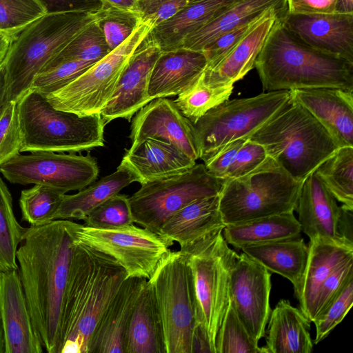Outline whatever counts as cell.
<instances>
[{"label": "cell", "instance_id": "obj_10", "mask_svg": "<svg viewBox=\"0 0 353 353\" xmlns=\"http://www.w3.org/2000/svg\"><path fill=\"white\" fill-rule=\"evenodd\" d=\"M289 90L228 99L193 123L199 159L206 161L229 143L250 137L280 113L291 101Z\"/></svg>", "mask_w": 353, "mask_h": 353}, {"label": "cell", "instance_id": "obj_30", "mask_svg": "<svg viewBox=\"0 0 353 353\" xmlns=\"http://www.w3.org/2000/svg\"><path fill=\"white\" fill-rule=\"evenodd\" d=\"M124 353H166L163 323L152 288L145 282L126 331Z\"/></svg>", "mask_w": 353, "mask_h": 353}, {"label": "cell", "instance_id": "obj_33", "mask_svg": "<svg viewBox=\"0 0 353 353\" xmlns=\"http://www.w3.org/2000/svg\"><path fill=\"white\" fill-rule=\"evenodd\" d=\"M301 232L294 212L225 225L222 231L225 241L237 249L299 236Z\"/></svg>", "mask_w": 353, "mask_h": 353}, {"label": "cell", "instance_id": "obj_42", "mask_svg": "<svg viewBox=\"0 0 353 353\" xmlns=\"http://www.w3.org/2000/svg\"><path fill=\"white\" fill-rule=\"evenodd\" d=\"M95 62L80 60L61 61L41 71L30 90L47 97L63 88L89 69Z\"/></svg>", "mask_w": 353, "mask_h": 353}, {"label": "cell", "instance_id": "obj_34", "mask_svg": "<svg viewBox=\"0 0 353 353\" xmlns=\"http://www.w3.org/2000/svg\"><path fill=\"white\" fill-rule=\"evenodd\" d=\"M134 181H137L133 174L119 165L115 172L94 181L77 193L64 194L56 219L83 220L94 208Z\"/></svg>", "mask_w": 353, "mask_h": 353}, {"label": "cell", "instance_id": "obj_13", "mask_svg": "<svg viewBox=\"0 0 353 353\" xmlns=\"http://www.w3.org/2000/svg\"><path fill=\"white\" fill-rule=\"evenodd\" d=\"M0 173L12 183L43 185L65 194L95 181L99 167L89 153L37 151L18 154L0 165Z\"/></svg>", "mask_w": 353, "mask_h": 353}, {"label": "cell", "instance_id": "obj_11", "mask_svg": "<svg viewBox=\"0 0 353 353\" xmlns=\"http://www.w3.org/2000/svg\"><path fill=\"white\" fill-rule=\"evenodd\" d=\"M224 182L199 163L182 174L142 184L129 197L134 223L159 234L163 223L187 205L219 194Z\"/></svg>", "mask_w": 353, "mask_h": 353}, {"label": "cell", "instance_id": "obj_45", "mask_svg": "<svg viewBox=\"0 0 353 353\" xmlns=\"http://www.w3.org/2000/svg\"><path fill=\"white\" fill-rule=\"evenodd\" d=\"M98 23L111 50L125 41L141 23L135 12L121 10H102Z\"/></svg>", "mask_w": 353, "mask_h": 353}, {"label": "cell", "instance_id": "obj_35", "mask_svg": "<svg viewBox=\"0 0 353 353\" xmlns=\"http://www.w3.org/2000/svg\"><path fill=\"white\" fill-rule=\"evenodd\" d=\"M314 172L336 200L353 208V146L339 148Z\"/></svg>", "mask_w": 353, "mask_h": 353}, {"label": "cell", "instance_id": "obj_53", "mask_svg": "<svg viewBox=\"0 0 353 353\" xmlns=\"http://www.w3.org/2000/svg\"><path fill=\"white\" fill-rule=\"evenodd\" d=\"M47 13L68 12H99L102 10L100 0H39Z\"/></svg>", "mask_w": 353, "mask_h": 353}, {"label": "cell", "instance_id": "obj_20", "mask_svg": "<svg viewBox=\"0 0 353 353\" xmlns=\"http://www.w3.org/2000/svg\"><path fill=\"white\" fill-rule=\"evenodd\" d=\"M290 91L292 99L308 110L339 147L353 146V91L332 88Z\"/></svg>", "mask_w": 353, "mask_h": 353}, {"label": "cell", "instance_id": "obj_46", "mask_svg": "<svg viewBox=\"0 0 353 353\" xmlns=\"http://www.w3.org/2000/svg\"><path fill=\"white\" fill-rule=\"evenodd\" d=\"M353 304V279L350 280L336 299L313 323L316 326L314 344H317L343 319Z\"/></svg>", "mask_w": 353, "mask_h": 353}, {"label": "cell", "instance_id": "obj_37", "mask_svg": "<svg viewBox=\"0 0 353 353\" xmlns=\"http://www.w3.org/2000/svg\"><path fill=\"white\" fill-rule=\"evenodd\" d=\"M63 192L49 186L36 184L21 192L19 205L23 220L30 226H40L56 220Z\"/></svg>", "mask_w": 353, "mask_h": 353}, {"label": "cell", "instance_id": "obj_23", "mask_svg": "<svg viewBox=\"0 0 353 353\" xmlns=\"http://www.w3.org/2000/svg\"><path fill=\"white\" fill-rule=\"evenodd\" d=\"M295 210L301 232L310 241L322 239L343 243L337 230L341 207L314 172L303 181Z\"/></svg>", "mask_w": 353, "mask_h": 353}, {"label": "cell", "instance_id": "obj_16", "mask_svg": "<svg viewBox=\"0 0 353 353\" xmlns=\"http://www.w3.org/2000/svg\"><path fill=\"white\" fill-rule=\"evenodd\" d=\"M132 145L152 138L170 143L194 161L199 149L192 122L179 111L174 101L152 100L141 108L131 123Z\"/></svg>", "mask_w": 353, "mask_h": 353}, {"label": "cell", "instance_id": "obj_26", "mask_svg": "<svg viewBox=\"0 0 353 353\" xmlns=\"http://www.w3.org/2000/svg\"><path fill=\"white\" fill-rule=\"evenodd\" d=\"M207 63L203 51L181 48L161 52L150 74L149 97L153 100L182 93L201 76Z\"/></svg>", "mask_w": 353, "mask_h": 353}, {"label": "cell", "instance_id": "obj_39", "mask_svg": "<svg viewBox=\"0 0 353 353\" xmlns=\"http://www.w3.org/2000/svg\"><path fill=\"white\" fill-rule=\"evenodd\" d=\"M98 20L76 36L46 63L42 70L65 61L80 60L96 63L108 54L112 50L105 41Z\"/></svg>", "mask_w": 353, "mask_h": 353}, {"label": "cell", "instance_id": "obj_29", "mask_svg": "<svg viewBox=\"0 0 353 353\" xmlns=\"http://www.w3.org/2000/svg\"><path fill=\"white\" fill-rule=\"evenodd\" d=\"M239 0H194L170 19L153 28L150 39L167 52L181 48L187 37Z\"/></svg>", "mask_w": 353, "mask_h": 353}, {"label": "cell", "instance_id": "obj_51", "mask_svg": "<svg viewBox=\"0 0 353 353\" xmlns=\"http://www.w3.org/2000/svg\"><path fill=\"white\" fill-rule=\"evenodd\" d=\"M248 139H240L229 143L205 161L204 165L208 172L216 178L223 179L236 151Z\"/></svg>", "mask_w": 353, "mask_h": 353}, {"label": "cell", "instance_id": "obj_54", "mask_svg": "<svg viewBox=\"0 0 353 353\" xmlns=\"http://www.w3.org/2000/svg\"><path fill=\"white\" fill-rule=\"evenodd\" d=\"M337 230L340 241L353 247V208L342 205Z\"/></svg>", "mask_w": 353, "mask_h": 353}, {"label": "cell", "instance_id": "obj_57", "mask_svg": "<svg viewBox=\"0 0 353 353\" xmlns=\"http://www.w3.org/2000/svg\"><path fill=\"white\" fill-rule=\"evenodd\" d=\"M14 39L9 35L0 33V67L4 63Z\"/></svg>", "mask_w": 353, "mask_h": 353}, {"label": "cell", "instance_id": "obj_55", "mask_svg": "<svg viewBox=\"0 0 353 353\" xmlns=\"http://www.w3.org/2000/svg\"><path fill=\"white\" fill-rule=\"evenodd\" d=\"M139 0H100L102 10L135 11Z\"/></svg>", "mask_w": 353, "mask_h": 353}, {"label": "cell", "instance_id": "obj_32", "mask_svg": "<svg viewBox=\"0 0 353 353\" xmlns=\"http://www.w3.org/2000/svg\"><path fill=\"white\" fill-rule=\"evenodd\" d=\"M272 8L286 10L285 0H239L187 37L181 48L202 51L223 33L259 19Z\"/></svg>", "mask_w": 353, "mask_h": 353}, {"label": "cell", "instance_id": "obj_56", "mask_svg": "<svg viewBox=\"0 0 353 353\" xmlns=\"http://www.w3.org/2000/svg\"><path fill=\"white\" fill-rule=\"evenodd\" d=\"M8 102L6 72L3 64L0 67V116Z\"/></svg>", "mask_w": 353, "mask_h": 353}, {"label": "cell", "instance_id": "obj_24", "mask_svg": "<svg viewBox=\"0 0 353 353\" xmlns=\"http://www.w3.org/2000/svg\"><path fill=\"white\" fill-rule=\"evenodd\" d=\"M148 279H125L94 333L89 353H124L126 331L140 293Z\"/></svg>", "mask_w": 353, "mask_h": 353}, {"label": "cell", "instance_id": "obj_52", "mask_svg": "<svg viewBox=\"0 0 353 353\" xmlns=\"http://www.w3.org/2000/svg\"><path fill=\"white\" fill-rule=\"evenodd\" d=\"M337 3L338 0H285L286 13L332 14L337 12Z\"/></svg>", "mask_w": 353, "mask_h": 353}, {"label": "cell", "instance_id": "obj_44", "mask_svg": "<svg viewBox=\"0 0 353 353\" xmlns=\"http://www.w3.org/2000/svg\"><path fill=\"white\" fill-rule=\"evenodd\" d=\"M22 145L18 101H10L0 116V165L19 154Z\"/></svg>", "mask_w": 353, "mask_h": 353}, {"label": "cell", "instance_id": "obj_12", "mask_svg": "<svg viewBox=\"0 0 353 353\" xmlns=\"http://www.w3.org/2000/svg\"><path fill=\"white\" fill-rule=\"evenodd\" d=\"M151 30L141 23L119 46L46 99L54 108L79 116L100 114L134 51Z\"/></svg>", "mask_w": 353, "mask_h": 353}, {"label": "cell", "instance_id": "obj_48", "mask_svg": "<svg viewBox=\"0 0 353 353\" xmlns=\"http://www.w3.org/2000/svg\"><path fill=\"white\" fill-rule=\"evenodd\" d=\"M353 279V259L337 268L323 283L316 301L313 322L336 299L346 284Z\"/></svg>", "mask_w": 353, "mask_h": 353}, {"label": "cell", "instance_id": "obj_4", "mask_svg": "<svg viewBox=\"0 0 353 353\" xmlns=\"http://www.w3.org/2000/svg\"><path fill=\"white\" fill-rule=\"evenodd\" d=\"M99 12L46 13L13 39L3 63L8 101L28 92L46 63L76 36L98 20Z\"/></svg>", "mask_w": 353, "mask_h": 353}, {"label": "cell", "instance_id": "obj_5", "mask_svg": "<svg viewBox=\"0 0 353 353\" xmlns=\"http://www.w3.org/2000/svg\"><path fill=\"white\" fill-rule=\"evenodd\" d=\"M250 139L301 182L340 148L325 128L292 99Z\"/></svg>", "mask_w": 353, "mask_h": 353}, {"label": "cell", "instance_id": "obj_18", "mask_svg": "<svg viewBox=\"0 0 353 353\" xmlns=\"http://www.w3.org/2000/svg\"><path fill=\"white\" fill-rule=\"evenodd\" d=\"M282 21L311 48L353 63V14L286 13Z\"/></svg>", "mask_w": 353, "mask_h": 353}, {"label": "cell", "instance_id": "obj_31", "mask_svg": "<svg viewBox=\"0 0 353 353\" xmlns=\"http://www.w3.org/2000/svg\"><path fill=\"white\" fill-rule=\"evenodd\" d=\"M271 273L288 279L293 285L296 297L307 264L309 248L299 236L266 243L252 245L241 249Z\"/></svg>", "mask_w": 353, "mask_h": 353}, {"label": "cell", "instance_id": "obj_59", "mask_svg": "<svg viewBox=\"0 0 353 353\" xmlns=\"http://www.w3.org/2000/svg\"><path fill=\"white\" fill-rule=\"evenodd\" d=\"M0 353H6V338L0 312Z\"/></svg>", "mask_w": 353, "mask_h": 353}, {"label": "cell", "instance_id": "obj_40", "mask_svg": "<svg viewBox=\"0 0 353 353\" xmlns=\"http://www.w3.org/2000/svg\"><path fill=\"white\" fill-rule=\"evenodd\" d=\"M239 319L230 300L215 340V353H264Z\"/></svg>", "mask_w": 353, "mask_h": 353}, {"label": "cell", "instance_id": "obj_25", "mask_svg": "<svg viewBox=\"0 0 353 353\" xmlns=\"http://www.w3.org/2000/svg\"><path fill=\"white\" fill-rule=\"evenodd\" d=\"M225 227L219 212V195L208 196L187 205L162 225L159 235L168 246L174 242L181 249L189 247Z\"/></svg>", "mask_w": 353, "mask_h": 353}, {"label": "cell", "instance_id": "obj_7", "mask_svg": "<svg viewBox=\"0 0 353 353\" xmlns=\"http://www.w3.org/2000/svg\"><path fill=\"white\" fill-rule=\"evenodd\" d=\"M303 182L270 157L248 174L225 180L219 212L225 225L294 212Z\"/></svg>", "mask_w": 353, "mask_h": 353}, {"label": "cell", "instance_id": "obj_14", "mask_svg": "<svg viewBox=\"0 0 353 353\" xmlns=\"http://www.w3.org/2000/svg\"><path fill=\"white\" fill-rule=\"evenodd\" d=\"M77 241L112 257L128 277L149 279L169 251L157 233L133 224L113 229L94 228L81 224Z\"/></svg>", "mask_w": 353, "mask_h": 353}, {"label": "cell", "instance_id": "obj_47", "mask_svg": "<svg viewBox=\"0 0 353 353\" xmlns=\"http://www.w3.org/2000/svg\"><path fill=\"white\" fill-rule=\"evenodd\" d=\"M194 0H139L134 12L152 29L170 19Z\"/></svg>", "mask_w": 353, "mask_h": 353}, {"label": "cell", "instance_id": "obj_3", "mask_svg": "<svg viewBox=\"0 0 353 353\" xmlns=\"http://www.w3.org/2000/svg\"><path fill=\"white\" fill-rule=\"evenodd\" d=\"M264 90L316 88L353 91V63L316 50L279 17L254 63Z\"/></svg>", "mask_w": 353, "mask_h": 353}, {"label": "cell", "instance_id": "obj_58", "mask_svg": "<svg viewBox=\"0 0 353 353\" xmlns=\"http://www.w3.org/2000/svg\"><path fill=\"white\" fill-rule=\"evenodd\" d=\"M336 12L353 14V0H338Z\"/></svg>", "mask_w": 353, "mask_h": 353}, {"label": "cell", "instance_id": "obj_9", "mask_svg": "<svg viewBox=\"0 0 353 353\" xmlns=\"http://www.w3.org/2000/svg\"><path fill=\"white\" fill-rule=\"evenodd\" d=\"M161 315L166 353H192L197 323L193 278L185 255L169 251L148 279Z\"/></svg>", "mask_w": 353, "mask_h": 353}, {"label": "cell", "instance_id": "obj_41", "mask_svg": "<svg viewBox=\"0 0 353 353\" xmlns=\"http://www.w3.org/2000/svg\"><path fill=\"white\" fill-rule=\"evenodd\" d=\"M46 13L39 0H0V33L14 38Z\"/></svg>", "mask_w": 353, "mask_h": 353}, {"label": "cell", "instance_id": "obj_27", "mask_svg": "<svg viewBox=\"0 0 353 353\" xmlns=\"http://www.w3.org/2000/svg\"><path fill=\"white\" fill-rule=\"evenodd\" d=\"M306 267L296 299L300 310L313 322L321 286L344 263L353 259V247L332 241H310Z\"/></svg>", "mask_w": 353, "mask_h": 353}, {"label": "cell", "instance_id": "obj_22", "mask_svg": "<svg viewBox=\"0 0 353 353\" xmlns=\"http://www.w3.org/2000/svg\"><path fill=\"white\" fill-rule=\"evenodd\" d=\"M195 164L174 145L152 138L126 149L120 163L141 185L182 174Z\"/></svg>", "mask_w": 353, "mask_h": 353}, {"label": "cell", "instance_id": "obj_15", "mask_svg": "<svg viewBox=\"0 0 353 353\" xmlns=\"http://www.w3.org/2000/svg\"><path fill=\"white\" fill-rule=\"evenodd\" d=\"M271 274L244 252L236 256L230 271V300L249 334L257 342L265 336L271 312Z\"/></svg>", "mask_w": 353, "mask_h": 353}, {"label": "cell", "instance_id": "obj_36", "mask_svg": "<svg viewBox=\"0 0 353 353\" xmlns=\"http://www.w3.org/2000/svg\"><path fill=\"white\" fill-rule=\"evenodd\" d=\"M25 230L14 216L11 194L0 176V272L18 270L17 251Z\"/></svg>", "mask_w": 353, "mask_h": 353}, {"label": "cell", "instance_id": "obj_6", "mask_svg": "<svg viewBox=\"0 0 353 353\" xmlns=\"http://www.w3.org/2000/svg\"><path fill=\"white\" fill-rule=\"evenodd\" d=\"M18 105L21 152H79L104 145L105 125L100 114L79 116L57 110L32 90L18 101Z\"/></svg>", "mask_w": 353, "mask_h": 353}, {"label": "cell", "instance_id": "obj_49", "mask_svg": "<svg viewBox=\"0 0 353 353\" xmlns=\"http://www.w3.org/2000/svg\"><path fill=\"white\" fill-rule=\"evenodd\" d=\"M268 157L264 148L248 138L236 151L224 180L241 177L253 170Z\"/></svg>", "mask_w": 353, "mask_h": 353}, {"label": "cell", "instance_id": "obj_38", "mask_svg": "<svg viewBox=\"0 0 353 353\" xmlns=\"http://www.w3.org/2000/svg\"><path fill=\"white\" fill-rule=\"evenodd\" d=\"M233 88L234 85L211 87L203 81L201 76L178 94L174 103L182 114L193 123L208 111L229 99Z\"/></svg>", "mask_w": 353, "mask_h": 353}, {"label": "cell", "instance_id": "obj_21", "mask_svg": "<svg viewBox=\"0 0 353 353\" xmlns=\"http://www.w3.org/2000/svg\"><path fill=\"white\" fill-rule=\"evenodd\" d=\"M286 10L272 8L268 10L245 36L213 68H205L201 79L208 85H234L254 67L268 37L277 19Z\"/></svg>", "mask_w": 353, "mask_h": 353}, {"label": "cell", "instance_id": "obj_8", "mask_svg": "<svg viewBox=\"0 0 353 353\" xmlns=\"http://www.w3.org/2000/svg\"><path fill=\"white\" fill-rule=\"evenodd\" d=\"M222 231L180 249L192 274L196 323L205 330L214 353L216 334L230 300V271L238 256L228 246Z\"/></svg>", "mask_w": 353, "mask_h": 353}, {"label": "cell", "instance_id": "obj_17", "mask_svg": "<svg viewBox=\"0 0 353 353\" xmlns=\"http://www.w3.org/2000/svg\"><path fill=\"white\" fill-rule=\"evenodd\" d=\"M161 54V49L148 34L134 51L110 99L100 112L105 125L119 118L130 121L152 101L148 94L149 81Z\"/></svg>", "mask_w": 353, "mask_h": 353}, {"label": "cell", "instance_id": "obj_19", "mask_svg": "<svg viewBox=\"0 0 353 353\" xmlns=\"http://www.w3.org/2000/svg\"><path fill=\"white\" fill-rule=\"evenodd\" d=\"M0 312L6 353H42L18 270L0 272Z\"/></svg>", "mask_w": 353, "mask_h": 353}, {"label": "cell", "instance_id": "obj_1", "mask_svg": "<svg viewBox=\"0 0 353 353\" xmlns=\"http://www.w3.org/2000/svg\"><path fill=\"white\" fill-rule=\"evenodd\" d=\"M80 225L56 219L30 226L26 228L17 251L18 272L33 326L48 353L59 350L63 299Z\"/></svg>", "mask_w": 353, "mask_h": 353}, {"label": "cell", "instance_id": "obj_50", "mask_svg": "<svg viewBox=\"0 0 353 353\" xmlns=\"http://www.w3.org/2000/svg\"><path fill=\"white\" fill-rule=\"evenodd\" d=\"M262 17L223 33L204 48L202 51L208 61L205 68L215 66L254 28Z\"/></svg>", "mask_w": 353, "mask_h": 353}, {"label": "cell", "instance_id": "obj_28", "mask_svg": "<svg viewBox=\"0 0 353 353\" xmlns=\"http://www.w3.org/2000/svg\"><path fill=\"white\" fill-rule=\"evenodd\" d=\"M265 336L264 353H310L314 342L311 321L286 299L280 300L271 311Z\"/></svg>", "mask_w": 353, "mask_h": 353}, {"label": "cell", "instance_id": "obj_2", "mask_svg": "<svg viewBox=\"0 0 353 353\" xmlns=\"http://www.w3.org/2000/svg\"><path fill=\"white\" fill-rule=\"evenodd\" d=\"M112 257L77 241L64 296L58 353H89L104 311L125 279Z\"/></svg>", "mask_w": 353, "mask_h": 353}, {"label": "cell", "instance_id": "obj_43", "mask_svg": "<svg viewBox=\"0 0 353 353\" xmlns=\"http://www.w3.org/2000/svg\"><path fill=\"white\" fill-rule=\"evenodd\" d=\"M85 225L99 229H113L134 223L129 197L116 194L94 208L83 219Z\"/></svg>", "mask_w": 353, "mask_h": 353}]
</instances>
